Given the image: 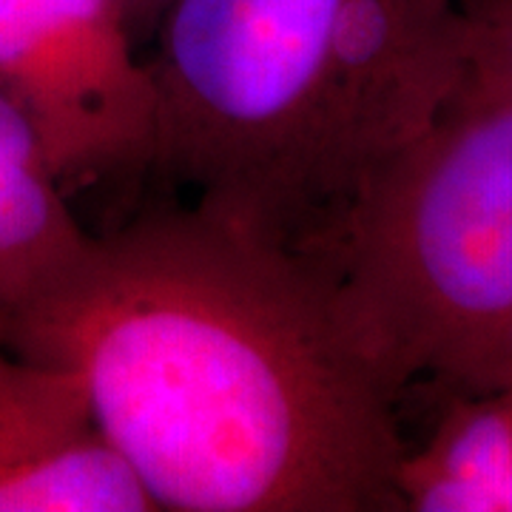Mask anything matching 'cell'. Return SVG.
<instances>
[{
  "label": "cell",
  "mask_w": 512,
  "mask_h": 512,
  "mask_svg": "<svg viewBox=\"0 0 512 512\" xmlns=\"http://www.w3.org/2000/svg\"><path fill=\"white\" fill-rule=\"evenodd\" d=\"M63 194L35 134L0 97V316L57 282L92 237Z\"/></svg>",
  "instance_id": "obj_7"
},
{
  "label": "cell",
  "mask_w": 512,
  "mask_h": 512,
  "mask_svg": "<svg viewBox=\"0 0 512 512\" xmlns=\"http://www.w3.org/2000/svg\"><path fill=\"white\" fill-rule=\"evenodd\" d=\"M461 9L467 32L458 94L512 103V0H470Z\"/></svg>",
  "instance_id": "obj_8"
},
{
  "label": "cell",
  "mask_w": 512,
  "mask_h": 512,
  "mask_svg": "<svg viewBox=\"0 0 512 512\" xmlns=\"http://www.w3.org/2000/svg\"><path fill=\"white\" fill-rule=\"evenodd\" d=\"M0 342L72 370L160 512L399 510V399L328 268L194 202L92 234Z\"/></svg>",
  "instance_id": "obj_1"
},
{
  "label": "cell",
  "mask_w": 512,
  "mask_h": 512,
  "mask_svg": "<svg viewBox=\"0 0 512 512\" xmlns=\"http://www.w3.org/2000/svg\"><path fill=\"white\" fill-rule=\"evenodd\" d=\"M458 3H470V0H458Z\"/></svg>",
  "instance_id": "obj_10"
},
{
  "label": "cell",
  "mask_w": 512,
  "mask_h": 512,
  "mask_svg": "<svg viewBox=\"0 0 512 512\" xmlns=\"http://www.w3.org/2000/svg\"><path fill=\"white\" fill-rule=\"evenodd\" d=\"M402 399L512 387V103L464 97L367 183L322 256Z\"/></svg>",
  "instance_id": "obj_3"
},
{
  "label": "cell",
  "mask_w": 512,
  "mask_h": 512,
  "mask_svg": "<svg viewBox=\"0 0 512 512\" xmlns=\"http://www.w3.org/2000/svg\"><path fill=\"white\" fill-rule=\"evenodd\" d=\"M458 0H168L154 174L322 259L367 183L464 86Z\"/></svg>",
  "instance_id": "obj_2"
},
{
  "label": "cell",
  "mask_w": 512,
  "mask_h": 512,
  "mask_svg": "<svg viewBox=\"0 0 512 512\" xmlns=\"http://www.w3.org/2000/svg\"><path fill=\"white\" fill-rule=\"evenodd\" d=\"M404 512H512V387L444 396L430 436L404 444Z\"/></svg>",
  "instance_id": "obj_6"
},
{
  "label": "cell",
  "mask_w": 512,
  "mask_h": 512,
  "mask_svg": "<svg viewBox=\"0 0 512 512\" xmlns=\"http://www.w3.org/2000/svg\"><path fill=\"white\" fill-rule=\"evenodd\" d=\"M0 97L63 191L154 171L160 97L123 0H0Z\"/></svg>",
  "instance_id": "obj_4"
},
{
  "label": "cell",
  "mask_w": 512,
  "mask_h": 512,
  "mask_svg": "<svg viewBox=\"0 0 512 512\" xmlns=\"http://www.w3.org/2000/svg\"><path fill=\"white\" fill-rule=\"evenodd\" d=\"M0 512H160L72 370L3 342Z\"/></svg>",
  "instance_id": "obj_5"
},
{
  "label": "cell",
  "mask_w": 512,
  "mask_h": 512,
  "mask_svg": "<svg viewBox=\"0 0 512 512\" xmlns=\"http://www.w3.org/2000/svg\"><path fill=\"white\" fill-rule=\"evenodd\" d=\"M165 3L168 0H123L128 23H131V32H134L140 46L154 37V29H157V23L163 18Z\"/></svg>",
  "instance_id": "obj_9"
}]
</instances>
